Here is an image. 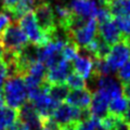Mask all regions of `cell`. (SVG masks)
Returning a JSON list of instances; mask_svg holds the SVG:
<instances>
[{"label":"cell","instance_id":"1","mask_svg":"<svg viewBox=\"0 0 130 130\" xmlns=\"http://www.w3.org/2000/svg\"><path fill=\"white\" fill-rule=\"evenodd\" d=\"M3 100L7 106L19 111L27 102L28 92L22 76L8 77L3 84Z\"/></svg>","mask_w":130,"mask_h":130},{"label":"cell","instance_id":"2","mask_svg":"<svg viewBox=\"0 0 130 130\" xmlns=\"http://www.w3.org/2000/svg\"><path fill=\"white\" fill-rule=\"evenodd\" d=\"M0 42L7 51L19 52L28 44V38L18 22H12L0 37Z\"/></svg>","mask_w":130,"mask_h":130},{"label":"cell","instance_id":"3","mask_svg":"<svg viewBox=\"0 0 130 130\" xmlns=\"http://www.w3.org/2000/svg\"><path fill=\"white\" fill-rule=\"evenodd\" d=\"M34 14L36 18L37 24L44 35L50 39L51 35L56 30L58 25L55 22V16H54V11L52 8L51 3L48 1L40 2L39 5L35 8Z\"/></svg>","mask_w":130,"mask_h":130},{"label":"cell","instance_id":"4","mask_svg":"<svg viewBox=\"0 0 130 130\" xmlns=\"http://www.w3.org/2000/svg\"><path fill=\"white\" fill-rule=\"evenodd\" d=\"M18 23L24 31V34L30 40V43L37 47H42L49 41L48 37L40 30L34 12H29V13L23 15L21 19L18 20Z\"/></svg>","mask_w":130,"mask_h":130},{"label":"cell","instance_id":"5","mask_svg":"<svg viewBox=\"0 0 130 130\" xmlns=\"http://www.w3.org/2000/svg\"><path fill=\"white\" fill-rule=\"evenodd\" d=\"M98 22L95 19L89 20L83 26L67 32L68 40L76 43L79 48H86L98 35Z\"/></svg>","mask_w":130,"mask_h":130},{"label":"cell","instance_id":"6","mask_svg":"<svg viewBox=\"0 0 130 130\" xmlns=\"http://www.w3.org/2000/svg\"><path fill=\"white\" fill-rule=\"evenodd\" d=\"M129 58H130V44L121 37L120 41L114 44L111 48V51H109L105 61L108 64L111 71L116 72L127 62Z\"/></svg>","mask_w":130,"mask_h":130},{"label":"cell","instance_id":"7","mask_svg":"<svg viewBox=\"0 0 130 130\" xmlns=\"http://www.w3.org/2000/svg\"><path fill=\"white\" fill-rule=\"evenodd\" d=\"M68 6L75 15L88 21L96 18L101 5L99 0H72Z\"/></svg>","mask_w":130,"mask_h":130},{"label":"cell","instance_id":"8","mask_svg":"<svg viewBox=\"0 0 130 130\" xmlns=\"http://www.w3.org/2000/svg\"><path fill=\"white\" fill-rule=\"evenodd\" d=\"M73 71V65L70 61L62 59L58 64L51 68H48L46 81L50 85H62L66 81V78Z\"/></svg>","mask_w":130,"mask_h":130},{"label":"cell","instance_id":"9","mask_svg":"<svg viewBox=\"0 0 130 130\" xmlns=\"http://www.w3.org/2000/svg\"><path fill=\"white\" fill-rule=\"evenodd\" d=\"M93 63H94V58L89 54V52L85 48H80L79 54L73 61V70L85 80H88L92 75Z\"/></svg>","mask_w":130,"mask_h":130},{"label":"cell","instance_id":"10","mask_svg":"<svg viewBox=\"0 0 130 130\" xmlns=\"http://www.w3.org/2000/svg\"><path fill=\"white\" fill-rule=\"evenodd\" d=\"M19 119L27 126L28 130H42V119L31 102H26L19 109Z\"/></svg>","mask_w":130,"mask_h":130},{"label":"cell","instance_id":"11","mask_svg":"<svg viewBox=\"0 0 130 130\" xmlns=\"http://www.w3.org/2000/svg\"><path fill=\"white\" fill-rule=\"evenodd\" d=\"M98 30H99V34L98 35L108 46H114V44H116L117 42H119L121 40L120 31L118 29V27H117L115 21H113L112 19L103 23H100L99 27H98Z\"/></svg>","mask_w":130,"mask_h":130},{"label":"cell","instance_id":"12","mask_svg":"<svg viewBox=\"0 0 130 130\" xmlns=\"http://www.w3.org/2000/svg\"><path fill=\"white\" fill-rule=\"evenodd\" d=\"M91 99H92V93L87 88L76 89V90H72L68 92L66 98V103L74 107L85 109L90 107Z\"/></svg>","mask_w":130,"mask_h":130},{"label":"cell","instance_id":"13","mask_svg":"<svg viewBox=\"0 0 130 130\" xmlns=\"http://www.w3.org/2000/svg\"><path fill=\"white\" fill-rule=\"evenodd\" d=\"M108 103L109 101L103 94L94 92L91 99L90 112L93 117H96L100 120L105 118L108 115Z\"/></svg>","mask_w":130,"mask_h":130},{"label":"cell","instance_id":"14","mask_svg":"<svg viewBox=\"0 0 130 130\" xmlns=\"http://www.w3.org/2000/svg\"><path fill=\"white\" fill-rule=\"evenodd\" d=\"M112 18L130 16V0H114L107 6Z\"/></svg>","mask_w":130,"mask_h":130},{"label":"cell","instance_id":"15","mask_svg":"<svg viewBox=\"0 0 130 130\" xmlns=\"http://www.w3.org/2000/svg\"><path fill=\"white\" fill-rule=\"evenodd\" d=\"M19 119V112L6 105L0 106V130H6L8 127Z\"/></svg>","mask_w":130,"mask_h":130},{"label":"cell","instance_id":"16","mask_svg":"<svg viewBox=\"0 0 130 130\" xmlns=\"http://www.w3.org/2000/svg\"><path fill=\"white\" fill-rule=\"evenodd\" d=\"M127 105H128V100L126 99L124 95L117 96V98H115V99L109 101V103H108V114L121 118L123 115H124V113L126 112Z\"/></svg>","mask_w":130,"mask_h":130},{"label":"cell","instance_id":"17","mask_svg":"<svg viewBox=\"0 0 130 130\" xmlns=\"http://www.w3.org/2000/svg\"><path fill=\"white\" fill-rule=\"evenodd\" d=\"M68 92H70L68 87L65 86L64 84H62V85H50L49 90H48V94L50 95L51 99L54 100L55 102L61 103L62 101L66 100Z\"/></svg>","mask_w":130,"mask_h":130},{"label":"cell","instance_id":"18","mask_svg":"<svg viewBox=\"0 0 130 130\" xmlns=\"http://www.w3.org/2000/svg\"><path fill=\"white\" fill-rule=\"evenodd\" d=\"M66 85L68 88L73 89V90H76V89H85L87 88V83L80 75H78L75 72H72L68 77L66 78Z\"/></svg>","mask_w":130,"mask_h":130},{"label":"cell","instance_id":"19","mask_svg":"<svg viewBox=\"0 0 130 130\" xmlns=\"http://www.w3.org/2000/svg\"><path fill=\"white\" fill-rule=\"evenodd\" d=\"M79 47L76 43H74L71 40H68L67 43L64 46L62 50V56L64 60L66 61H74L76 59V56L79 54Z\"/></svg>","mask_w":130,"mask_h":130},{"label":"cell","instance_id":"20","mask_svg":"<svg viewBox=\"0 0 130 130\" xmlns=\"http://www.w3.org/2000/svg\"><path fill=\"white\" fill-rule=\"evenodd\" d=\"M101 126V120L91 116L89 119L80 121L76 126V130H98Z\"/></svg>","mask_w":130,"mask_h":130},{"label":"cell","instance_id":"21","mask_svg":"<svg viewBox=\"0 0 130 130\" xmlns=\"http://www.w3.org/2000/svg\"><path fill=\"white\" fill-rule=\"evenodd\" d=\"M115 23L118 27L121 36H130V16L116 18Z\"/></svg>","mask_w":130,"mask_h":130},{"label":"cell","instance_id":"22","mask_svg":"<svg viewBox=\"0 0 130 130\" xmlns=\"http://www.w3.org/2000/svg\"><path fill=\"white\" fill-rule=\"evenodd\" d=\"M117 76H118V80L121 84L130 83V59L118 70Z\"/></svg>","mask_w":130,"mask_h":130},{"label":"cell","instance_id":"23","mask_svg":"<svg viewBox=\"0 0 130 130\" xmlns=\"http://www.w3.org/2000/svg\"><path fill=\"white\" fill-rule=\"evenodd\" d=\"M11 23V16L7 12H0V37L5 29L10 25Z\"/></svg>","mask_w":130,"mask_h":130},{"label":"cell","instance_id":"24","mask_svg":"<svg viewBox=\"0 0 130 130\" xmlns=\"http://www.w3.org/2000/svg\"><path fill=\"white\" fill-rule=\"evenodd\" d=\"M112 130H130V126L127 123H125L121 118L117 117L115 123H114V126H113Z\"/></svg>","mask_w":130,"mask_h":130},{"label":"cell","instance_id":"25","mask_svg":"<svg viewBox=\"0 0 130 130\" xmlns=\"http://www.w3.org/2000/svg\"><path fill=\"white\" fill-rule=\"evenodd\" d=\"M6 130H28V128L22 120L18 119V120H15L10 127H8Z\"/></svg>","mask_w":130,"mask_h":130},{"label":"cell","instance_id":"26","mask_svg":"<svg viewBox=\"0 0 130 130\" xmlns=\"http://www.w3.org/2000/svg\"><path fill=\"white\" fill-rule=\"evenodd\" d=\"M8 77V70L6 64L2 62V60H0V81H3Z\"/></svg>","mask_w":130,"mask_h":130},{"label":"cell","instance_id":"27","mask_svg":"<svg viewBox=\"0 0 130 130\" xmlns=\"http://www.w3.org/2000/svg\"><path fill=\"white\" fill-rule=\"evenodd\" d=\"M125 123H127L130 126V100H128V105H127V108H126V112L124 113L123 117H121Z\"/></svg>","mask_w":130,"mask_h":130},{"label":"cell","instance_id":"28","mask_svg":"<svg viewBox=\"0 0 130 130\" xmlns=\"http://www.w3.org/2000/svg\"><path fill=\"white\" fill-rule=\"evenodd\" d=\"M2 91H3V81H0V106H1V105H5V100H3Z\"/></svg>","mask_w":130,"mask_h":130},{"label":"cell","instance_id":"29","mask_svg":"<svg viewBox=\"0 0 130 130\" xmlns=\"http://www.w3.org/2000/svg\"><path fill=\"white\" fill-rule=\"evenodd\" d=\"M76 126L77 124H70V125L61 127V130H76Z\"/></svg>","mask_w":130,"mask_h":130},{"label":"cell","instance_id":"30","mask_svg":"<svg viewBox=\"0 0 130 130\" xmlns=\"http://www.w3.org/2000/svg\"><path fill=\"white\" fill-rule=\"evenodd\" d=\"M114 1V0H99V2H100V5L101 6H103V7H106L109 5V3H112Z\"/></svg>","mask_w":130,"mask_h":130},{"label":"cell","instance_id":"31","mask_svg":"<svg viewBox=\"0 0 130 130\" xmlns=\"http://www.w3.org/2000/svg\"><path fill=\"white\" fill-rule=\"evenodd\" d=\"M3 53H5V48H3V46L1 44V42H0V60L2 59Z\"/></svg>","mask_w":130,"mask_h":130},{"label":"cell","instance_id":"32","mask_svg":"<svg viewBox=\"0 0 130 130\" xmlns=\"http://www.w3.org/2000/svg\"><path fill=\"white\" fill-rule=\"evenodd\" d=\"M0 11H3V0H0Z\"/></svg>","mask_w":130,"mask_h":130},{"label":"cell","instance_id":"33","mask_svg":"<svg viewBox=\"0 0 130 130\" xmlns=\"http://www.w3.org/2000/svg\"><path fill=\"white\" fill-rule=\"evenodd\" d=\"M60 1H65V0H60Z\"/></svg>","mask_w":130,"mask_h":130}]
</instances>
